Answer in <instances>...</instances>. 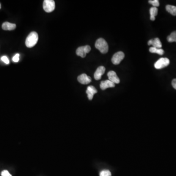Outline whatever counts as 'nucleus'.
<instances>
[{"label": "nucleus", "mask_w": 176, "mask_h": 176, "mask_svg": "<svg viewBox=\"0 0 176 176\" xmlns=\"http://www.w3.org/2000/svg\"><path fill=\"white\" fill-rule=\"evenodd\" d=\"M38 40V35L36 32H32L26 37V45L29 48H31L36 45Z\"/></svg>", "instance_id": "obj_1"}, {"label": "nucleus", "mask_w": 176, "mask_h": 176, "mask_svg": "<svg viewBox=\"0 0 176 176\" xmlns=\"http://www.w3.org/2000/svg\"><path fill=\"white\" fill-rule=\"evenodd\" d=\"M95 47L98 50L100 51L101 53L105 54L107 53L109 50V46L107 42L102 38H99L96 40Z\"/></svg>", "instance_id": "obj_2"}, {"label": "nucleus", "mask_w": 176, "mask_h": 176, "mask_svg": "<svg viewBox=\"0 0 176 176\" xmlns=\"http://www.w3.org/2000/svg\"><path fill=\"white\" fill-rule=\"evenodd\" d=\"M55 1L53 0H45L43 3V8L47 12H51L55 10Z\"/></svg>", "instance_id": "obj_3"}, {"label": "nucleus", "mask_w": 176, "mask_h": 176, "mask_svg": "<svg viewBox=\"0 0 176 176\" xmlns=\"http://www.w3.org/2000/svg\"><path fill=\"white\" fill-rule=\"evenodd\" d=\"M170 64V60L167 58H161L158 59L154 64L155 69H161L168 66Z\"/></svg>", "instance_id": "obj_4"}, {"label": "nucleus", "mask_w": 176, "mask_h": 176, "mask_svg": "<svg viewBox=\"0 0 176 176\" xmlns=\"http://www.w3.org/2000/svg\"><path fill=\"white\" fill-rule=\"evenodd\" d=\"M91 48L88 45L79 47L76 51V54L78 56L84 58L86 56V54L91 51Z\"/></svg>", "instance_id": "obj_5"}, {"label": "nucleus", "mask_w": 176, "mask_h": 176, "mask_svg": "<svg viewBox=\"0 0 176 176\" xmlns=\"http://www.w3.org/2000/svg\"><path fill=\"white\" fill-rule=\"evenodd\" d=\"M125 55L122 51H118L113 55L111 58V62L114 65H118L124 59Z\"/></svg>", "instance_id": "obj_6"}, {"label": "nucleus", "mask_w": 176, "mask_h": 176, "mask_svg": "<svg viewBox=\"0 0 176 176\" xmlns=\"http://www.w3.org/2000/svg\"><path fill=\"white\" fill-rule=\"evenodd\" d=\"M77 80L81 84L86 85L91 82L92 79L85 73L81 74L77 77Z\"/></svg>", "instance_id": "obj_7"}, {"label": "nucleus", "mask_w": 176, "mask_h": 176, "mask_svg": "<svg viewBox=\"0 0 176 176\" xmlns=\"http://www.w3.org/2000/svg\"><path fill=\"white\" fill-rule=\"evenodd\" d=\"M108 76L109 78V80L114 83V84H118L120 83V79L116 74V72L114 71H110L108 73Z\"/></svg>", "instance_id": "obj_8"}, {"label": "nucleus", "mask_w": 176, "mask_h": 176, "mask_svg": "<svg viewBox=\"0 0 176 176\" xmlns=\"http://www.w3.org/2000/svg\"><path fill=\"white\" fill-rule=\"evenodd\" d=\"M105 67L103 66H100L98 67L94 74V77L95 80H100L101 78L102 75L105 73Z\"/></svg>", "instance_id": "obj_9"}, {"label": "nucleus", "mask_w": 176, "mask_h": 176, "mask_svg": "<svg viewBox=\"0 0 176 176\" xmlns=\"http://www.w3.org/2000/svg\"><path fill=\"white\" fill-rule=\"evenodd\" d=\"M114 87H115V84L109 80L101 81L100 85L101 89L102 90H105L108 88H114Z\"/></svg>", "instance_id": "obj_10"}, {"label": "nucleus", "mask_w": 176, "mask_h": 176, "mask_svg": "<svg viewBox=\"0 0 176 176\" xmlns=\"http://www.w3.org/2000/svg\"><path fill=\"white\" fill-rule=\"evenodd\" d=\"M98 92V91L96 90L95 87L92 86H88L87 88L86 93L88 95V98L89 100H92L95 94H96Z\"/></svg>", "instance_id": "obj_11"}, {"label": "nucleus", "mask_w": 176, "mask_h": 176, "mask_svg": "<svg viewBox=\"0 0 176 176\" xmlns=\"http://www.w3.org/2000/svg\"><path fill=\"white\" fill-rule=\"evenodd\" d=\"M148 45H152L153 47L156 48H161L162 47V44L160 41V39L158 38H155L154 39H151L148 42Z\"/></svg>", "instance_id": "obj_12"}, {"label": "nucleus", "mask_w": 176, "mask_h": 176, "mask_svg": "<svg viewBox=\"0 0 176 176\" xmlns=\"http://www.w3.org/2000/svg\"><path fill=\"white\" fill-rule=\"evenodd\" d=\"M16 28V25L14 23H10L9 22H4L2 25V29L4 30H14Z\"/></svg>", "instance_id": "obj_13"}, {"label": "nucleus", "mask_w": 176, "mask_h": 176, "mask_svg": "<svg viewBox=\"0 0 176 176\" xmlns=\"http://www.w3.org/2000/svg\"><path fill=\"white\" fill-rule=\"evenodd\" d=\"M158 9L157 7H152L150 9V20L152 21L155 20V17L158 15Z\"/></svg>", "instance_id": "obj_14"}, {"label": "nucleus", "mask_w": 176, "mask_h": 176, "mask_svg": "<svg viewBox=\"0 0 176 176\" xmlns=\"http://www.w3.org/2000/svg\"><path fill=\"white\" fill-rule=\"evenodd\" d=\"M166 10L173 16H176V7L171 5H167L166 6Z\"/></svg>", "instance_id": "obj_15"}, {"label": "nucleus", "mask_w": 176, "mask_h": 176, "mask_svg": "<svg viewBox=\"0 0 176 176\" xmlns=\"http://www.w3.org/2000/svg\"><path fill=\"white\" fill-rule=\"evenodd\" d=\"M149 51L151 53L158 54L160 55H163L164 53V50H162L161 48H154L153 47H151L149 48Z\"/></svg>", "instance_id": "obj_16"}, {"label": "nucleus", "mask_w": 176, "mask_h": 176, "mask_svg": "<svg viewBox=\"0 0 176 176\" xmlns=\"http://www.w3.org/2000/svg\"><path fill=\"white\" fill-rule=\"evenodd\" d=\"M167 41L170 43L172 42H176V31L172 32L171 34L167 38Z\"/></svg>", "instance_id": "obj_17"}, {"label": "nucleus", "mask_w": 176, "mask_h": 176, "mask_svg": "<svg viewBox=\"0 0 176 176\" xmlns=\"http://www.w3.org/2000/svg\"><path fill=\"white\" fill-rule=\"evenodd\" d=\"M148 2L149 4L154 6V7H157L160 6V3L158 0H150Z\"/></svg>", "instance_id": "obj_18"}, {"label": "nucleus", "mask_w": 176, "mask_h": 176, "mask_svg": "<svg viewBox=\"0 0 176 176\" xmlns=\"http://www.w3.org/2000/svg\"><path fill=\"white\" fill-rule=\"evenodd\" d=\"M100 176H111V173L108 170H104L101 171Z\"/></svg>", "instance_id": "obj_19"}, {"label": "nucleus", "mask_w": 176, "mask_h": 176, "mask_svg": "<svg viewBox=\"0 0 176 176\" xmlns=\"http://www.w3.org/2000/svg\"><path fill=\"white\" fill-rule=\"evenodd\" d=\"M1 60L6 64H9V63H10V60H9L8 58H7V56H3L1 57Z\"/></svg>", "instance_id": "obj_20"}, {"label": "nucleus", "mask_w": 176, "mask_h": 176, "mask_svg": "<svg viewBox=\"0 0 176 176\" xmlns=\"http://www.w3.org/2000/svg\"><path fill=\"white\" fill-rule=\"evenodd\" d=\"M20 54H17L14 55L13 57L12 60L13 62H18L19 61Z\"/></svg>", "instance_id": "obj_21"}, {"label": "nucleus", "mask_w": 176, "mask_h": 176, "mask_svg": "<svg viewBox=\"0 0 176 176\" xmlns=\"http://www.w3.org/2000/svg\"><path fill=\"white\" fill-rule=\"evenodd\" d=\"M10 175L7 170H4L1 172V176H10Z\"/></svg>", "instance_id": "obj_22"}, {"label": "nucleus", "mask_w": 176, "mask_h": 176, "mask_svg": "<svg viewBox=\"0 0 176 176\" xmlns=\"http://www.w3.org/2000/svg\"><path fill=\"white\" fill-rule=\"evenodd\" d=\"M172 85L175 89H176V79H174L172 81Z\"/></svg>", "instance_id": "obj_23"}, {"label": "nucleus", "mask_w": 176, "mask_h": 176, "mask_svg": "<svg viewBox=\"0 0 176 176\" xmlns=\"http://www.w3.org/2000/svg\"><path fill=\"white\" fill-rule=\"evenodd\" d=\"M1 4H0V8H1Z\"/></svg>", "instance_id": "obj_24"}, {"label": "nucleus", "mask_w": 176, "mask_h": 176, "mask_svg": "<svg viewBox=\"0 0 176 176\" xmlns=\"http://www.w3.org/2000/svg\"><path fill=\"white\" fill-rule=\"evenodd\" d=\"M10 176H12V175H10Z\"/></svg>", "instance_id": "obj_25"}]
</instances>
